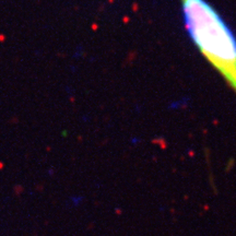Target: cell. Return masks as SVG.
<instances>
[{
	"instance_id": "6da1fadb",
	"label": "cell",
	"mask_w": 236,
	"mask_h": 236,
	"mask_svg": "<svg viewBox=\"0 0 236 236\" xmlns=\"http://www.w3.org/2000/svg\"><path fill=\"white\" fill-rule=\"evenodd\" d=\"M184 21L193 43L236 93V38L204 0H180Z\"/></svg>"
}]
</instances>
